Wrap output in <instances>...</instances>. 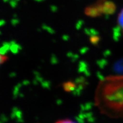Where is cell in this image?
I'll return each mask as SVG.
<instances>
[{
    "mask_svg": "<svg viewBox=\"0 0 123 123\" xmlns=\"http://www.w3.org/2000/svg\"><path fill=\"white\" fill-rule=\"evenodd\" d=\"M41 86L43 88L45 89H48V90H50L51 88V82L49 80H44L41 83Z\"/></svg>",
    "mask_w": 123,
    "mask_h": 123,
    "instance_id": "d6986e66",
    "label": "cell"
},
{
    "mask_svg": "<svg viewBox=\"0 0 123 123\" xmlns=\"http://www.w3.org/2000/svg\"><path fill=\"white\" fill-rule=\"evenodd\" d=\"M78 72L79 73H83L84 75L87 77L90 76L91 75V72L88 64L84 61L79 62L78 67Z\"/></svg>",
    "mask_w": 123,
    "mask_h": 123,
    "instance_id": "5b68a950",
    "label": "cell"
},
{
    "mask_svg": "<svg viewBox=\"0 0 123 123\" xmlns=\"http://www.w3.org/2000/svg\"><path fill=\"white\" fill-rule=\"evenodd\" d=\"M19 23V20L18 19V18H12L11 20V24L13 26H15L17 25Z\"/></svg>",
    "mask_w": 123,
    "mask_h": 123,
    "instance_id": "d4e9b609",
    "label": "cell"
},
{
    "mask_svg": "<svg viewBox=\"0 0 123 123\" xmlns=\"http://www.w3.org/2000/svg\"><path fill=\"white\" fill-rule=\"evenodd\" d=\"M62 103V101L61 100H57V101H56V104H57V105H61Z\"/></svg>",
    "mask_w": 123,
    "mask_h": 123,
    "instance_id": "d6a6232c",
    "label": "cell"
},
{
    "mask_svg": "<svg viewBox=\"0 0 123 123\" xmlns=\"http://www.w3.org/2000/svg\"><path fill=\"white\" fill-rule=\"evenodd\" d=\"M118 26L121 29V32L123 33V9L120 12L117 18Z\"/></svg>",
    "mask_w": 123,
    "mask_h": 123,
    "instance_id": "4fadbf2b",
    "label": "cell"
},
{
    "mask_svg": "<svg viewBox=\"0 0 123 123\" xmlns=\"http://www.w3.org/2000/svg\"><path fill=\"white\" fill-rule=\"evenodd\" d=\"M22 83H19L17 84L16 86H14L13 89V97L14 99H16L17 98L19 97V89L22 87Z\"/></svg>",
    "mask_w": 123,
    "mask_h": 123,
    "instance_id": "9c48e42d",
    "label": "cell"
},
{
    "mask_svg": "<svg viewBox=\"0 0 123 123\" xmlns=\"http://www.w3.org/2000/svg\"><path fill=\"white\" fill-rule=\"evenodd\" d=\"M84 33L86 34H87L88 36H92V35H99V33L98 31L95 30V29L93 28H85L84 30Z\"/></svg>",
    "mask_w": 123,
    "mask_h": 123,
    "instance_id": "7c38bea8",
    "label": "cell"
},
{
    "mask_svg": "<svg viewBox=\"0 0 123 123\" xmlns=\"http://www.w3.org/2000/svg\"><path fill=\"white\" fill-rule=\"evenodd\" d=\"M22 83L23 85L27 86V85H28V84H30V81H29V80H25L22 81Z\"/></svg>",
    "mask_w": 123,
    "mask_h": 123,
    "instance_id": "f546056e",
    "label": "cell"
},
{
    "mask_svg": "<svg viewBox=\"0 0 123 123\" xmlns=\"http://www.w3.org/2000/svg\"><path fill=\"white\" fill-rule=\"evenodd\" d=\"M89 50V48L88 47H82L80 50V53L81 54L83 55L84 54H86V53H87V51Z\"/></svg>",
    "mask_w": 123,
    "mask_h": 123,
    "instance_id": "484cf974",
    "label": "cell"
},
{
    "mask_svg": "<svg viewBox=\"0 0 123 123\" xmlns=\"http://www.w3.org/2000/svg\"><path fill=\"white\" fill-rule=\"evenodd\" d=\"M116 10V6L112 1L105 0L103 5V13L104 15L113 14Z\"/></svg>",
    "mask_w": 123,
    "mask_h": 123,
    "instance_id": "7a4b0ae2",
    "label": "cell"
},
{
    "mask_svg": "<svg viewBox=\"0 0 123 123\" xmlns=\"http://www.w3.org/2000/svg\"><path fill=\"white\" fill-rule=\"evenodd\" d=\"M42 29H43V30H45L48 32L49 33L51 34H54L55 33V31L53 29H52L51 27L47 26L46 24H43L42 25Z\"/></svg>",
    "mask_w": 123,
    "mask_h": 123,
    "instance_id": "ac0fdd59",
    "label": "cell"
},
{
    "mask_svg": "<svg viewBox=\"0 0 123 123\" xmlns=\"http://www.w3.org/2000/svg\"><path fill=\"white\" fill-rule=\"evenodd\" d=\"M7 59H8V56H6V55L4 54L0 55V60H1L0 63H1V64H2L4 62H5Z\"/></svg>",
    "mask_w": 123,
    "mask_h": 123,
    "instance_id": "7402d4cb",
    "label": "cell"
},
{
    "mask_svg": "<svg viewBox=\"0 0 123 123\" xmlns=\"http://www.w3.org/2000/svg\"><path fill=\"white\" fill-rule=\"evenodd\" d=\"M84 24V21L83 20L80 19L79 21H78V22L76 24V29L77 30H79L81 29V27H82V26Z\"/></svg>",
    "mask_w": 123,
    "mask_h": 123,
    "instance_id": "44dd1931",
    "label": "cell"
},
{
    "mask_svg": "<svg viewBox=\"0 0 123 123\" xmlns=\"http://www.w3.org/2000/svg\"><path fill=\"white\" fill-rule=\"evenodd\" d=\"M10 42H6L4 41L2 42V46H1V49H0V53L1 54L5 55L7 53V52L10 51Z\"/></svg>",
    "mask_w": 123,
    "mask_h": 123,
    "instance_id": "ba28073f",
    "label": "cell"
},
{
    "mask_svg": "<svg viewBox=\"0 0 123 123\" xmlns=\"http://www.w3.org/2000/svg\"><path fill=\"white\" fill-rule=\"evenodd\" d=\"M0 122L2 123H5L7 122L9 120V118L6 116L5 114H1V118H0Z\"/></svg>",
    "mask_w": 123,
    "mask_h": 123,
    "instance_id": "603a6c76",
    "label": "cell"
},
{
    "mask_svg": "<svg viewBox=\"0 0 123 123\" xmlns=\"http://www.w3.org/2000/svg\"><path fill=\"white\" fill-rule=\"evenodd\" d=\"M76 121H74L73 120L68 119H66L64 120H58L56 121V123H76Z\"/></svg>",
    "mask_w": 123,
    "mask_h": 123,
    "instance_id": "cb8c5ba5",
    "label": "cell"
},
{
    "mask_svg": "<svg viewBox=\"0 0 123 123\" xmlns=\"http://www.w3.org/2000/svg\"><path fill=\"white\" fill-rule=\"evenodd\" d=\"M10 118L12 120H15L17 122H24V116L22 111L17 107H14L12 110V113L10 115Z\"/></svg>",
    "mask_w": 123,
    "mask_h": 123,
    "instance_id": "277c9868",
    "label": "cell"
},
{
    "mask_svg": "<svg viewBox=\"0 0 123 123\" xmlns=\"http://www.w3.org/2000/svg\"><path fill=\"white\" fill-rule=\"evenodd\" d=\"M75 82L76 84L81 83H88V81H87V79L83 76H80L76 78L75 80Z\"/></svg>",
    "mask_w": 123,
    "mask_h": 123,
    "instance_id": "e0dca14e",
    "label": "cell"
},
{
    "mask_svg": "<svg viewBox=\"0 0 123 123\" xmlns=\"http://www.w3.org/2000/svg\"><path fill=\"white\" fill-rule=\"evenodd\" d=\"M58 62H59V61H58V58L56 57V55L54 54H52L50 58L51 64H53V65H54V64H58Z\"/></svg>",
    "mask_w": 123,
    "mask_h": 123,
    "instance_id": "ffe728a7",
    "label": "cell"
},
{
    "mask_svg": "<svg viewBox=\"0 0 123 123\" xmlns=\"http://www.w3.org/2000/svg\"><path fill=\"white\" fill-rule=\"evenodd\" d=\"M84 13L87 16L93 18L98 17L102 15L95 4L91 5L86 7L84 10Z\"/></svg>",
    "mask_w": 123,
    "mask_h": 123,
    "instance_id": "3957f363",
    "label": "cell"
},
{
    "mask_svg": "<svg viewBox=\"0 0 123 123\" xmlns=\"http://www.w3.org/2000/svg\"><path fill=\"white\" fill-rule=\"evenodd\" d=\"M110 54H111V51L110 50H107L105 51H104L103 52V56L104 57H106V56H108V55H110Z\"/></svg>",
    "mask_w": 123,
    "mask_h": 123,
    "instance_id": "83f0119b",
    "label": "cell"
},
{
    "mask_svg": "<svg viewBox=\"0 0 123 123\" xmlns=\"http://www.w3.org/2000/svg\"><path fill=\"white\" fill-rule=\"evenodd\" d=\"M62 87L66 92H72L76 89L77 84L75 83V81L74 82L72 81H68L64 82L62 84Z\"/></svg>",
    "mask_w": 123,
    "mask_h": 123,
    "instance_id": "8992f818",
    "label": "cell"
},
{
    "mask_svg": "<svg viewBox=\"0 0 123 123\" xmlns=\"http://www.w3.org/2000/svg\"><path fill=\"white\" fill-rule=\"evenodd\" d=\"M62 39L64 41H68L69 39H70V37H69L68 35H64L62 36Z\"/></svg>",
    "mask_w": 123,
    "mask_h": 123,
    "instance_id": "f1b7e54d",
    "label": "cell"
},
{
    "mask_svg": "<svg viewBox=\"0 0 123 123\" xmlns=\"http://www.w3.org/2000/svg\"><path fill=\"white\" fill-rule=\"evenodd\" d=\"M93 105V103L92 102H87L85 104L80 105V112H85L91 110Z\"/></svg>",
    "mask_w": 123,
    "mask_h": 123,
    "instance_id": "30bf717a",
    "label": "cell"
},
{
    "mask_svg": "<svg viewBox=\"0 0 123 123\" xmlns=\"http://www.w3.org/2000/svg\"><path fill=\"white\" fill-rule=\"evenodd\" d=\"M120 31H121V29L119 26L113 28V39H114L115 41H118L119 37H120Z\"/></svg>",
    "mask_w": 123,
    "mask_h": 123,
    "instance_id": "5bb4252c",
    "label": "cell"
},
{
    "mask_svg": "<svg viewBox=\"0 0 123 123\" xmlns=\"http://www.w3.org/2000/svg\"><path fill=\"white\" fill-rule=\"evenodd\" d=\"M15 76H16V74L15 73H12L9 74V76H10V78H14V77H15Z\"/></svg>",
    "mask_w": 123,
    "mask_h": 123,
    "instance_id": "1f68e13d",
    "label": "cell"
},
{
    "mask_svg": "<svg viewBox=\"0 0 123 123\" xmlns=\"http://www.w3.org/2000/svg\"><path fill=\"white\" fill-rule=\"evenodd\" d=\"M96 75H97V77L99 78V79L100 80H104V78H105V77H104L103 75L101 74V73H100L99 71L97 72Z\"/></svg>",
    "mask_w": 123,
    "mask_h": 123,
    "instance_id": "4316f807",
    "label": "cell"
},
{
    "mask_svg": "<svg viewBox=\"0 0 123 123\" xmlns=\"http://www.w3.org/2000/svg\"><path fill=\"white\" fill-rule=\"evenodd\" d=\"M97 65L99 66V67L101 69L104 68V67L107 65L108 62L105 59H101L97 60L96 62Z\"/></svg>",
    "mask_w": 123,
    "mask_h": 123,
    "instance_id": "9a60e30c",
    "label": "cell"
},
{
    "mask_svg": "<svg viewBox=\"0 0 123 123\" xmlns=\"http://www.w3.org/2000/svg\"><path fill=\"white\" fill-rule=\"evenodd\" d=\"M10 43V51L14 54H17L21 50H22V47L20 44L17 43L15 41H12Z\"/></svg>",
    "mask_w": 123,
    "mask_h": 123,
    "instance_id": "52a82bcc",
    "label": "cell"
},
{
    "mask_svg": "<svg viewBox=\"0 0 123 123\" xmlns=\"http://www.w3.org/2000/svg\"><path fill=\"white\" fill-rule=\"evenodd\" d=\"M95 105L111 117H123V75H111L100 80L96 91Z\"/></svg>",
    "mask_w": 123,
    "mask_h": 123,
    "instance_id": "6da1fadb",
    "label": "cell"
},
{
    "mask_svg": "<svg viewBox=\"0 0 123 123\" xmlns=\"http://www.w3.org/2000/svg\"><path fill=\"white\" fill-rule=\"evenodd\" d=\"M5 24V21L4 19H1V21H0V26H2Z\"/></svg>",
    "mask_w": 123,
    "mask_h": 123,
    "instance_id": "4dcf8cb0",
    "label": "cell"
},
{
    "mask_svg": "<svg viewBox=\"0 0 123 123\" xmlns=\"http://www.w3.org/2000/svg\"><path fill=\"white\" fill-rule=\"evenodd\" d=\"M67 56L70 58L71 61V62H76L79 57V55L78 54H74L71 51H69L68 53H67Z\"/></svg>",
    "mask_w": 123,
    "mask_h": 123,
    "instance_id": "2e32d148",
    "label": "cell"
},
{
    "mask_svg": "<svg viewBox=\"0 0 123 123\" xmlns=\"http://www.w3.org/2000/svg\"><path fill=\"white\" fill-rule=\"evenodd\" d=\"M100 41V37L99 36V35H92V36L90 37V43L92 44H93V46H98Z\"/></svg>",
    "mask_w": 123,
    "mask_h": 123,
    "instance_id": "8fae6325",
    "label": "cell"
}]
</instances>
